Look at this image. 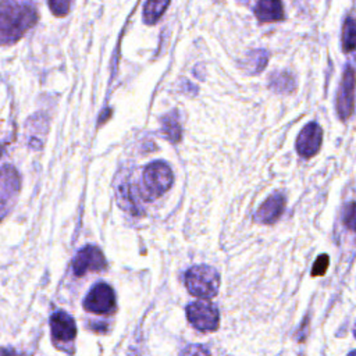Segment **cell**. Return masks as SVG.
I'll return each instance as SVG.
<instances>
[{"instance_id": "obj_1", "label": "cell", "mask_w": 356, "mask_h": 356, "mask_svg": "<svg viewBox=\"0 0 356 356\" xmlns=\"http://www.w3.org/2000/svg\"><path fill=\"white\" fill-rule=\"evenodd\" d=\"M36 19V10L28 3H0V42L17 40Z\"/></svg>"}, {"instance_id": "obj_2", "label": "cell", "mask_w": 356, "mask_h": 356, "mask_svg": "<svg viewBox=\"0 0 356 356\" xmlns=\"http://www.w3.org/2000/svg\"><path fill=\"white\" fill-rule=\"evenodd\" d=\"M185 285L191 295L200 299H210L218 292L220 275L210 266H193L185 273Z\"/></svg>"}, {"instance_id": "obj_3", "label": "cell", "mask_w": 356, "mask_h": 356, "mask_svg": "<svg viewBox=\"0 0 356 356\" xmlns=\"http://www.w3.org/2000/svg\"><path fill=\"white\" fill-rule=\"evenodd\" d=\"M174 175L164 161H153L143 170V184L153 197H160L172 185Z\"/></svg>"}, {"instance_id": "obj_4", "label": "cell", "mask_w": 356, "mask_h": 356, "mask_svg": "<svg viewBox=\"0 0 356 356\" xmlns=\"http://www.w3.org/2000/svg\"><path fill=\"white\" fill-rule=\"evenodd\" d=\"M186 317L189 323L200 331H214L220 323L217 307L206 300H196L186 306Z\"/></svg>"}, {"instance_id": "obj_5", "label": "cell", "mask_w": 356, "mask_h": 356, "mask_svg": "<svg viewBox=\"0 0 356 356\" xmlns=\"http://www.w3.org/2000/svg\"><path fill=\"white\" fill-rule=\"evenodd\" d=\"M83 307L95 314L111 313L115 309V296L113 288L106 282H97L86 295Z\"/></svg>"}, {"instance_id": "obj_6", "label": "cell", "mask_w": 356, "mask_h": 356, "mask_svg": "<svg viewBox=\"0 0 356 356\" xmlns=\"http://www.w3.org/2000/svg\"><path fill=\"white\" fill-rule=\"evenodd\" d=\"M72 268L75 275H83L88 271H100L106 268V259L99 248L88 245L78 250L72 261Z\"/></svg>"}, {"instance_id": "obj_7", "label": "cell", "mask_w": 356, "mask_h": 356, "mask_svg": "<svg viewBox=\"0 0 356 356\" xmlns=\"http://www.w3.org/2000/svg\"><path fill=\"white\" fill-rule=\"evenodd\" d=\"M19 179L17 171L7 165L0 170V218L11 207L17 193H18Z\"/></svg>"}, {"instance_id": "obj_8", "label": "cell", "mask_w": 356, "mask_h": 356, "mask_svg": "<svg viewBox=\"0 0 356 356\" xmlns=\"http://www.w3.org/2000/svg\"><path fill=\"white\" fill-rule=\"evenodd\" d=\"M323 142V129L316 122H309L296 138V152L302 157L314 156L321 146Z\"/></svg>"}, {"instance_id": "obj_9", "label": "cell", "mask_w": 356, "mask_h": 356, "mask_svg": "<svg viewBox=\"0 0 356 356\" xmlns=\"http://www.w3.org/2000/svg\"><path fill=\"white\" fill-rule=\"evenodd\" d=\"M353 86H355V79H353V68L348 67L337 97V111L338 115L342 120H346L352 115L353 111Z\"/></svg>"}, {"instance_id": "obj_10", "label": "cell", "mask_w": 356, "mask_h": 356, "mask_svg": "<svg viewBox=\"0 0 356 356\" xmlns=\"http://www.w3.org/2000/svg\"><path fill=\"white\" fill-rule=\"evenodd\" d=\"M50 328H51V335L56 341L68 342V341H72L76 335V325L74 318L63 310L51 314Z\"/></svg>"}, {"instance_id": "obj_11", "label": "cell", "mask_w": 356, "mask_h": 356, "mask_svg": "<svg viewBox=\"0 0 356 356\" xmlns=\"http://www.w3.org/2000/svg\"><path fill=\"white\" fill-rule=\"evenodd\" d=\"M285 207V197L275 192L270 197L264 200V203L257 209L254 214V220L263 224H273L282 214Z\"/></svg>"}, {"instance_id": "obj_12", "label": "cell", "mask_w": 356, "mask_h": 356, "mask_svg": "<svg viewBox=\"0 0 356 356\" xmlns=\"http://www.w3.org/2000/svg\"><path fill=\"white\" fill-rule=\"evenodd\" d=\"M254 15L261 24L275 22L284 18V8L277 0H261L254 7Z\"/></svg>"}, {"instance_id": "obj_13", "label": "cell", "mask_w": 356, "mask_h": 356, "mask_svg": "<svg viewBox=\"0 0 356 356\" xmlns=\"http://www.w3.org/2000/svg\"><path fill=\"white\" fill-rule=\"evenodd\" d=\"M161 132L164 138L172 143H177L181 139V124L177 110H172L161 118Z\"/></svg>"}, {"instance_id": "obj_14", "label": "cell", "mask_w": 356, "mask_h": 356, "mask_svg": "<svg viewBox=\"0 0 356 356\" xmlns=\"http://www.w3.org/2000/svg\"><path fill=\"white\" fill-rule=\"evenodd\" d=\"M270 86L280 93H288L295 89L296 83L288 72H274L270 79Z\"/></svg>"}, {"instance_id": "obj_15", "label": "cell", "mask_w": 356, "mask_h": 356, "mask_svg": "<svg viewBox=\"0 0 356 356\" xmlns=\"http://www.w3.org/2000/svg\"><path fill=\"white\" fill-rule=\"evenodd\" d=\"M170 6L168 1H147L145 4V11H143V19L146 24L152 25L154 24L164 13V10Z\"/></svg>"}, {"instance_id": "obj_16", "label": "cell", "mask_w": 356, "mask_h": 356, "mask_svg": "<svg viewBox=\"0 0 356 356\" xmlns=\"http://www.w3.org/2000/svg\"><path fill=\"white\" fill-rule=\"evenodd\" d=\"M355 36H356L355 21L352 17H349V18H346L343 28H342V49H343V51L349 53L355 49Z\"/></svg>"}, {"instance_id": "obj_17", "label": "cell", "mask_w": 356, "mask_h": 356, "mask_svg": "<svg viewBox=\"0 0 356 356\" xmlns=\"http://www.w3.org/2000/svg\"><path fill=\"white\" fill-rule=\"evenodd\" d=\"M267 63V53L263 50H253L248 54V63H246V70L249 72H260Z\"/></svg>"}, {"instance_id": "obj_18", "label": "cell", "mask_w": 356, "mask_h": 356, "mask_svg": "<svg viewBox=\"0 0 356 356\" xmlns=\"http://www.w3.org/2000/svg\"><path fill=\"white\" fill-rule=\"evenodd\" d=\"M328 263H330V259L325 253L320 254L317 257V260L314 261V266L312 268V277H320V275H324L325 271H327V267H328Z\"/></svg>"}, {"instance_id": "obj_19", "label": "cell", "mask_w": 356, "mask_h": 356, "mask_svg": "<svg viewBox=\"0 0 356 356\" xmlns=\"http://www.w3.org/2000/svg\"><path fill=\"white\" fill-rule=\"evenodd\" d=\"M181 356H210V352L207 350V348L204 345H199V343H192L188 345Z\"/></svg>"}, {"instance_id": "obj_20", "label": "cell", "mask_w": 356, "mask_h": 356, "mask_svg": "<svg viewBox=\"0 0 356 356\" xmlns=\"http://www.w3.org/2000/svg\"><path fill=\"white\" fill-rule=\"evenodd\" d=\"M49 7L56 17H64V15H67V13L70 10V3L68 1H49Z\"/></svg>"}, {"instance_id": "obj_21", "label": "cell", "mask_w": 356, "mask_h": 356, "mask_svg": "<svg viewBox=\"0 0 356 356\" xmlns=\"http://www.w3.org/2000/svg\"><path fill=\"white\" fill-rule=\"evenodd\" d=\"M348 227L353 229V222H355V211H353V203H349V210H348V220H345Z\"/></svg>"}, {"instance_id": "obj_22", "label": "cell", "mask_w": 356, "mask_h": 356, "mask_svg": "<svg viewBox=\"0 0 356 356\" xmlns=\"http://www.w3.org/2000/svg\"><path fill=\"white\" fill-rule=\"evenodd\" d=\"M0 356H17V355L13 350H10V349L0 348Z\"/></svg>"}, {"instance_id": "obj_23", "label": "cell", "mask_w": 356, "mask_h": 356, "mask_svg": "<svg viewBox=\"0 0 356 356\" xmlns=\"http://www.w3.org/2000/svg\"><path fill=\"white\" fill-rule=\"evenodd\" d=\"M349 356H355V352H353V350H352V352H350V353H349Z\"/></svg>"}, {"instance_id": "obj_24", "label": "cell", "mask_w": 356, "mask_h": 356, "mask_svg": "<svg viewBox=\"0 0 356 356\" xmlns=\"http://www.w3.org/2000/svg\"><path fill=\"white\" fill-rule=\"evenodd\" d=\"M0 156H1V146H0Z\"/></svg>"}]
</instances>
